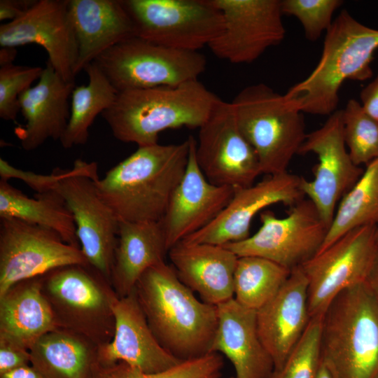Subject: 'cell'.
<instances>
[{"label":"cell","instance_id":"cell-33","mask_svg":"<svg viewBox=\"0 0 378 378\" xmlns=\"http://www.w3.org/2000/svg\"><path fill=\"white\" fill-rule=\"evenodd\" d=\"M342 111L344 139L350 157L356 165L366 166L378 159V121L354 99Z\"/></svg>","mask_w":378,"mask_h":378},{"label":"cell","instance_id":"cell-37","mask_svg":"<svg viewBox=\"0 0 378 378\" xmlns=\"http://www.w3.org/2000/svg\"><path fill=\"white\" fill-rule=\"evenodd\" d=\"M43 68L10 64L0 68V117L15 121L20 110L19 98L38 80Z\"/></svg>","mask_w":378,"mask_h":378},{"label":"cell","instance_id":"cell-38","mask_svg":"<svg viewBox=\"0 0 378 378\" xmlns=\"http://www.w3.org/2000/svg\"><path fill=\"white\" fill-rule=\"evenodd\" d=\"M65 172L66 169L57 167L48 175L36 174L16 168L4 159L0 158L1 179L7 181L10 178L20 179L36 193L57 189L58 183L64 176Z\"/></svg>","mask_w":378,"mask_h":378},{"label":"cell","instance_id":"cell-16","mask_svg":"<svg viewBox=\"0 0 378 378\" xmlns=\"http://www.w3.org/2000/svg\"><path fill=\"white\" fill-rule=\"evenodd\" d=\"M223 18L220 34L208 46L217 57L249 64L286 36L281 0H210Z\"/></svg>","mask_w":378,"mask_h":378},{"label":"cell","instance_id":"cell-34","mask_svg":"<svg viewBox=\"0 0 378 378\" xmlns=\"http://www.w3.org/2000/svg\"><path fill=\"white\" fill-rule=\"evenodd\" d=\"M223 360L218 353L183 360L175 366L156 373H146L119 361L98 364L92 378H220Z\"/></svg>","mask_w":378,"mask_h":378},{"label":"cell","instance_id":"cell-6","mask_svg":"<svg viewBox=\"0 0 378 378\" xmlns=\"http://www.w3.org/2000/svg\"><path fill=\"white\" fill-rule=\"evenodd\" d=\"M231 104L241 132L258 155L262 174L287 172L307 134L303 113L262 83L245 87Z\"/></svg>","mask_w":378,"mask_h":378},{"label":"cell","instance_id":"cell-43","mask_svg":"<svg viewBox=\"0 0 378 378\" xmlns=\"http://www.w3.org/2000/svg\"><path fill=\"white\" fill-rule=\"evenodd\" d=\"M378 307V253L366 281Z\"/></svg>","mask_w":378,"mask_h":378},{"label":"cell","instance_id":"cell-44","mask_svg":"<svg viewBox=\"0 0 378 378\" xmlns=\"http://www.w3.org/2000/svg\"><path fill=\"white\" fill-rule=\"evenodd\" d=\"M17 55V49L12 47H1L0 49V66L13 64Z\"/></svg>","mask_w":378,"mask_h":378},{"label":"cell","instance_id":"cell-21","mask_svg":"<svg viewBox=\"0 0 378 378\" xmlns=\"http://www.w3.org/2000/svg\"><path fill=\"white\" fill-rule=\"evenodd\" d=\"M256 320L260 338L278 370L311 320L307 280L301 267L291 270L274 298L256 311Z\"/></svg>","mask_w":378,"mask_h":378},{"label":"cell","instance_id":"cell-8","mask_svg":"<svg viewBox=\"0 0 378 378\" xmlns=\"http://www.w3.org/2000/svg\"><path fill=\"white\" fill-rule=\"evenodd\" d=\"M93 62L118 92L178 85L198 80L206 66L199 51L174 49L137 36L120 42Z\"/></svg>","mask_w":378,"mask_h":378},{"label":"cell","instance_id":"cell-32","mask_svg":"<svg viewBox=\"0 0 378 378\" xmlns=\"http://www.w3.org/2000/svg\"><path fill=\"white\" fill-rule=\"evenodd\" d=\"M290 270L258 256L238 257L234 276V299L258 311L278 293Z\"/></svg>","mask_w":378,"mask_h":378},{"label":"cell","instance_id":"cell-39","mask_svg":"<svg viewBox=\"0 0 378 378\" xmlns=\"http://www.w3.org/2000/svg\"><path fill=\"white\" fill-rule=\"evenodd\" d=\"M31 364L29 350L0 337V374Z\"/></svg>","mask_w":378,"mask_h":378},{"label":"cell","instance_id":"cell-10","mask_svg":"<svg viewBox=\"0 0 378 378\" xmlns=\"http://www.w3.org/2000/svg\"><path fill=\"white\" fill-rule=\"evenodd\" d=\"M377 227L354 228L300 266L311 318L323 316L342 290L367 281L378 253Z\"/></svg>","mask_w":378,"mask_h":378},{"label":"cell","instance_id":"cell-22","mask_svg":"<svg viewBox=\"0 0 378 378\" xmlns=\"http://www.w3.org/2000/svg\"><path fill=\"white\" fill-rule=\"evenodd\" d=\"M75 86L47 61L38 83L19 98L25 124L17 127L15 134L24 150H35L49 139L60 140L69 120V99Z\"/></svg>","mask_w":378,"mask_h":378},{"label":"cell","instance_id":"cell-31","mask_svg":"<svg viewBox=\"0 0 378 378\" xmlns=\"http://www.w3.org/2000/svg\"><path fill=\"white\" fill-rule=\"evenodd\" d=\"M365 225L378 226V159L365 166L362 176L340 200L318 252L349 231Z\"/></svg>","mask_w":378,"mask_h":378},{"label":"cell","instance_id":"cell-40","mask_svg":"<svg viewBox=\"0 0 378 378\" xmlns=\"http://www.w3.org/2000/svg\"><path fill=\"white\" fill-rule=\"evenodd\" d=\"M36 1L37 0H1L0 20L11 22L21 18Z\"/></svg>","mask_w":378,"mask_h":378},{"label":"cell","instance_id":"cell-9","mask_svg":"<svg viewBox=\"0 0 378 378\" xmlns=\"http://www.w3.org/2000/svg\"><path fill=\"white\" fill-rule=\"evenodd\" d=\"M135 36L163 46L199 51L221 33L223 18L210 0H121Z\"/></svg>","mask_w":378,"mask_h":378},{"label":"cell","instance_id":"cell-7","mask_svg":"<svg viewBox=\"0 0 378 378\" xmlns=\"http://www.w3.org/2000/svg\"><path fill=\"white\" fill-rule=\"evenodd\" d=\"M41 290L59 328L80 334L98 346L111 341L118 296L111 281L90 265L46 272L41 275Z\"/></svg>","mask_w":378,"mask_h":378},{"label":"cell","instance_id":"cell-13","mask_svg":"<svg viewBox=\"0 0 378 378\" xmlns=\"http://www.w3.org/2000/svg\"><path fill=\"white\" fill-rule=\"evenodd\" d=\"M197 162L213 184L248 187L262 174L258 155L241 132L231 102L221 99L199 127Z\"/></svg>","mask_w":378,"mask_h":378},{"label":"cell","instance_id":"cell-3","mask_svg":"<svg viewBox=\"0 0 378 378\" xmlns=\"http://www.w3.org/2000/svg\"><path fill=\"white\" fill-rule=\"evenodd\" d=\"M219 100L198 79L118 92L101 115L116 139L141 147L158 144L160 133L166 130L199 128Z\"/></svg>","mask_w":378,"mask_h":378},{"label":"cell","instance_id":"cell-4","mask_svg":"<svg viewBox=\"0 0 378 378\" xmlns=\"http://www.w3.org/2000/svg\"><path fill=\"white\" fill-rule=\"evenodd\" d=\"M377 49L378 29L342 10L325 34L318 62L285 97L303 113L329 116L337 110L339 92L346 80L372 77L371 62Z\"/></svg>","mask_w":378,"mask_h":378},{"label":"cell","instance_id":"cell-42","mask_svg":"<svg viewBox=\"0 0 378 378\" xmlns=\"http://www.w3.org/2000/svg\"><path fill=\"white\" fill-rule=\"evenodd\" d=\"M0 378H46L31 364L0 374Z\"/></svg>","mask_w":378,"mask_h":378},{"label":"cell","instance_id":"cell-12","mask_svg":"<svg viewBox=\"0 0 378 378\" xmlns=\"http://www.w3.org/2000/svg\"><path fill=\"white\" fill-rule=\"evenodd\" d=\"M97 164L77 159L57 190L70 209L80 249L88 263L111 281L119 221L99 195Z\"/></svg>","mask_w":378,"mask_h":378},{"label":"cell","instance_id":"cell-30","mask_svg":"<svg viewBox=\"0 0 378 378\" xmlns=\"http://www.w3.org/2000/svg\"><path fill=\"white\" fill-rule=\"evenodd\" d=\"M83 70L88 76V84L74 88L69 120L59 140L66 149L87 143L95 118L113 105L118 94L95 62L88 64Z\"/></svg>","mask_w":378,"mask_h":378},{"label":"cell","instance_id":"cell-15","mask_svg":"<svg viewBox=\"0 0 378 378\" xmlns=\"http://www.w3.org/2000/svg\"><path fill=\"white\" fill-rule=\"evenodd\" d=\"M307 153L315 154L318 163L313 168V180L302 177L301 190L330 227L340 200L364 172L352 161L347 150L342 109L330 115L321 127L307 133L298 154Z\"/></svg>","mask_w":378,"mask_h":378},{"label":"cell","instance_id":"cell-28","mask_svg":"<svg viewBox=\"0 0 378 378\" xmlns=\"http://www.w3.org/2000/svg\"><path fill=\"white\" fill-rule=\"evenodd\" d=\"M29 352L31 365L46 378H92L99 364L98 346L63 328L43 335Z\"/></svg>","mask_w":378,"mask_h":378},{"label":"cell","instance_id":"cell-26","mask_svg":"<svg viewBox=\"0 0 378 378\" xmlns=\"http://www.w3.org/2000/svg\"><path fill=\"white\" fill-rule=\"evenodd\" d=\"M168 253L160 221H119L111 283L118 296L131 293L142 274Z\"/></svg>","mask_w":378,"mask_h":378},{"label":"cell","instance_id":"cell-27","mask_svg":"<svg viewBox=\"0 0 378 378\" xmlns=\"http://www.w3.org/2000/svg\"><path fill=\"white\" fill-rule=\"evenodd\" d=\"M59 328L41 290V276L18 282L0 295V337L27 349Z\"/></svg>","mask_w":378,"mask_h":378},{"label":"cell","instance_id":"cell-14","mask_svg":"<svg viewBox=\"0 0 378 378\" xmlns=\"http://www.w3.org/2000/svg\"><path fill=\"white\" fill-rule=\"evenodd\" d=\"M71 265H90L80 247L52 230L0 218V295L18 282Z\"/></svg>","mask_w":378,"mask_h":378},{"label":"cell","instance_id":"cell-11","mask_svg":"<svg viewBox=\"0 0 378 378\" xmlns=\"http://www.w3.org/2000/svg\"><path fill=\"white\" fill-rule=\"evenodd\" d=\"M260 219L261 225L255 234L223 246L238 257L263 258L290 271L319 251L329 230L309 199H302L291 206L284 218L264 210L260 214Z\"/></svg>","mask_w":378,"mask_h":378},{"label":"cell","instance_id":"cell-23","mask_svg":"<svg viewBox=\"0 0 378 378\" xmlns=\"http://www.w3.org/2000/svg\"><path fill=\"white\" fill-rule=\"evenodd\" d=\"M218 323L211 352L223 354L236 378H268L274 367L258 331L256 311L234 298L216 306Z\"/></svg>","mask_w":378,"mask_h":378},{"label":"cell","instance_id":"cell-17","mask_svg":"<svg viewBox=\"0 0 378 378\" xmlns=\"http://www.w3.org/2000/svg\"><path fill=\"white\" fill-rule=\"evenodd\" d=\"M37 44L65 81L75 82L78 46L68 0H37L21 18L0 26L1 47Z\"/></svg>","mask_w":378,"mask_h":378},{"label":"cell","instance_id":"cell-41","mask_svg":"<svg viewBox=\"0 0 378 378\" xmlns=\"http://www.w3.org/2000/svg\"><path fill=\"white\" fill-rule=\"evenodd\" d=\"M360 99L363 110L378 121V74L361 90Z\"/></svg>","mask_w":378,"mask_h":378},{"label":"cell","instance_id":"cell-25","mask_svg":"<svg viewBox=\"0 0 378 378\" xmlns=\"http://www.w3.org/2000/svg\"><path fill=\"white\" fill-rule=\"evenodd\" d=\"M78 46L76 76L110 48L135 36L121 0H68Z\"/></svg>","mask_w":378,"mask_h":378},{"label":"cell","instance_id":"cell-46","mask_svg":"<svg viewBox=\"0 0 378 378\" xmlns=\"http://www.w3.org/2000/svg\"><path fill=\"white\" fill-rule=\"evenodd\" d=\"M377 238H378V227H377Z\"/></svg>","mask_w":378,"mask_h":378},{"label":"cell","instance_id":"cell-47","mask_svg":"<svg viewBox=\"0 0 378 378\" xmlns=\"http://www.w3.org/2000/svg\"><path fill=\"white\" fill-rule=\"evenodd\" d=\"M231 378H232V377H231ZM235 378H236V377H235Z\"/></svg>","mask_w":378,"mask_h":378},{"label":"cell","instance_id":"cell-24","mask_svg":"<svg viewBox=\"0 0 378 378\" xmlns=\"http://www.w3.org/2000/svg\"><path fill=\"white\" fill-rule=\"evenodd\" d=\"M168 255L179 279L199 294L203 302L216 307L234 298L238 256L228 248L180 241L169 250Z\"/></svg>","mask_w":378,"mask_h":378},{"label":"cell","instance_id":"cell-20","mask_svg":"<svg viewBox=\"0 0 378 378\" xmlns=\"http://www.w3.org/2000/svg\"><path fill=\"white\" fill-rule=\"evenodd\" d=\"M115 332L109 342L98 346V362H123L146 373L168 370L181 361L162 346L152 332L135 289L113 305Z\"/></svg>","mask_w":378,"mask_h":378},{"label":"cell","instance_id":"cell-18","mask_svg":"<svg viewBox=\"0 0 378 378\" xmlns=\"http://www.w3.org/2000/svg\"><path fill=\"white\" fill-rule=\"evenodd\" d=\"M301 178L287 172L267 175L257 183L234 189L230 202L213 221L181 241L224 246L247 239L257 214L275 204L291 206L303 199Z\"/></svg>","mask_w":378,"mask_h":378},{"label":"cell","instance_id":"cell-45","mask_svg":"<svg viewBox=\"0 0 378 378\" xmlns=\"http://www.w3.org/2000/svg\"><path fill=\"white\" fill-rule=\"evenodd\" d=\"M316 378H333L330 370L323 361Z\"/></svg>","mask_w":378,"mask_h":378},{"label":"cell","instance_id":"cell-5","mask_svg":"<svg viewBox=\"0 0 378 378\" xmlns=\"http://www.w3.org/2000/svg\"><path fill=\"white\" fill-rule=\"evenodd\" d=\"M321 354L333 378H378V307L366 282L342 290L328 307Z\"/></svg>","mask_w":378,"mask_h":378},{"label":"cell","instance_id":"cell-36","mask_svg":"<svg viewBox=\"0 0 378 378\" xmlns=\"http://www.w3.org/2000/svg\"><path fill=\"white\" fill-rule=\"evenodd\" d=\"M342 4L341 0H281L283 14L296 18L310 41L326 34L334 20L335 12Z\"/></svg>","mask_w":378,"mask_h":378},{"label":"cell","instance_id":"cell-1","mask_svg":"<svg viewBox=\"0 0 378 378\" xmlns=\"http://www.w3.org/2000/svg\"><path fill=\"white\" fill-rule=\"evenodd\" d=\"M190 140L138 147L94 180L97 192L118 221L158 222L183 176Z\"/></svg>","mask_w":378,"mask_h":378},{"label":"cell","instance_id":"cell-2","mask_svg":"<svg viewBox=\"0 0 378 378\" xmlns=\"http://www.w3.org/2000/svg\"><path fill=\"white\" fill-rule=\"evenodd\" d=\"M134 289L152 332L169 353L181 360L211 353L216 307L200 301L173 267L165 261L150 267Z\"/></svg>","mask_w":378,"mask_h":378},{"label":"cell","instance_id":"cell-29","mask_svg":"<svg viewBox=\"0 0 378 378\" xmlns=\"http://www.w3.org/2000/svg\"><path fill=\"white\" fill-rule=\"evenodd\" d=\"M16 218L53 230L68 244L80 247L73 215L57 189L30 198L0 180V218Z\"/></svg>","mask_w":378,"mask_h":378},{"label":"cell","instance_id":"cell-35","mask_svg":"<svg viewBox=\"0 0 378 378\" xmlns=\"http://www.w3.org/2000/svg\"><path fill=\"white\" fill-rule=\"evenodd\" d=\"M322 317L311 318L304 334L283 365L268 378H316L321 365Z\"/></svg>","mask_w":378,"mask_h":378},{"label":"cell","instance_id":"cell-19","mask_svg":"<svg viewBox=\"0 0 378 378\" xmlns=\"http://www.w3.org/2000/svg\"><path fill=\"white\" fill-rule=\"evenodd\" d=\"M189 137L190 152L185 173L160 220L168 251L213 221L230 202L234 190L207 180L197 162L196 139Z\"/></svg>","mask_w":378,"mask_h":378}]
</instances>
